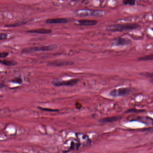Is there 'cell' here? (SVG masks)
<instances>
[{"label":"cell","instance_id":"1","mask_svg":"<svg viewBox=\"0 0 153 153\" xmlns=\"http://www.w3.org/2000/svg\"><path fill=\"white\" fill-rule=\"evenodd\" d=\"M139 27L140 25L137 23L114 24L107 26L106 28V30L108 32H122L136 29Z\"/></svg>","mask_w":153,"mask_h":153},{"label":"cell","instance_id":"2","mask_svg":"<svg viewBox=\"0 0 153 153\" xmlns=\"http://www.w3.org/2000/svg\"><path fill=\"white\" fill-rule=\"evenodd\" d=\"M58 46L56 45H49L42 46H37L31 48H25L22 51V53H35L39 52H45V51H52L55 49Z\"/></svg>","mask_w":153,"mask_h":153},{"label":"cell","instance_id":"3","mask_svg":"<svg viewBox=\"0 0 153 153\" xmlns=\"http://www.w3.org/2000/svg\"><path fill=\"white\" fill-rule=\"evenodd\" d=\"M132 89L129 87H122L113 90L109 93V95L111 97H123L129 95L132 93Z\"/></svg>","mask_w":153,"mask_h":153},{"label":"cell","instance_id":"4","mask_svg":"<svg viewBox=\"0 0 153 153\" xmlns=\"http://www.w3.org/2000/svg\"><path fill=\"white\" fill-rule=\"evenodd\" d=\"M104 12L100 11H90V10H80L76 13L77 16L80 17L85 16H102L104 15Z\"/></svg>","mask_w":153,"mask_h":153},{"label":"cell","instance_id":"5","mask_svg":"<svg viewBox=\"0 0 153 153\" xmlns=\"http://www.w3.org/2000/svg\"><path fill=\"white\" fill-rule=\"evenodd\" d=\"M79 81V79L78 78H73L67 81H56L53 82V86L56 87L66 86H75Z\"/></svg>","mask_w":153,"mask_h":153},{"label":"cell","instance_id":"6","mask_svg":"<svg viewBox=\"0 0 153 153\" xmlns=\"http://www.w3.org/2000/svg\"><path fill=\"white\" fill-rule=\"evenodd\" d=\"M131 43L132 41L129 39L127 38L118 37L113 40L112 45L113 46H126L130 44Z\"/></svg>","mask_w":153,"mask_h":153},{"label":"cell","instance_id":"7","mask_svg":"<svg viewBox=\"0 0 153 153\" xmlns=\"http://www.w3.org/2000/svg\"><path fill=\"white\" fill-rule=\"evenodd\" d=\"M74 63L69 60H55L50 62L48 63V65L54 67H63L68 66L74 65Z\"/></svg>","mask_w":153,"mask_h":153},{"label":"cell","instance_id":"8","mask_svg":"<svg viewBox=\"0 0 153 153\" xmlns=\"http://www.w3.org/2000/svg\"><path fill=\"white\" fill-rule=\"evenodd\" d=\"M69 20L66 18H50L46 20V23L48 24H65L68 23Z\"/></svg>","mask_w":153,"mask_h":153},{"label":"cell","instance_id":"9","mask_svg":"<svg viewBox=\"0 0 153 153\" xmlns=\"http://www.w3.org/2000/svg\"><path fill=\"white\" fill-rule=\"evenodd\" d=\"M98 21L95 20L81 19L77 21V25L81 26H93L97 25Z\"/></svg>","mask_w":153,"mask_h":153},{"label":"cell","instance_id":"10","mask_svg":"<svg viewBox=\"0 0 153 153\" xmlns=\"http://www.w3.org/2000/svg\"><path fill=\"white\" fill-rule=\"evenodd\" d=\"M122 118V117L120 116H111V117H105V118L101 119L100 120H99L98 122L99 123L102 124L111 123V122L119 120L120 119H121Z\"/></svg>","mask_w":153,"mask_h":153},{"label":"cell","instance_id":"11","mask_svg":"<svg viewBox=\"0 0 153 153\" xmlns=\"http://www.w3.org/2000/svg\"><path fill=\"white\" fill-rule=\"evenodd\" d=\"M30 33L40 34H47L51 33L52 30L46 29H38L35 30H30L26 32Z\"/></svg>","mask_w":153,"mask_h":153},{"label":"cell","instance_id":"12","mask_svg":"<svg viewBox=\"0 0 153 153\" xmlns=\"http://www.w3.org/2000/svg\"><path fill=\"white\" fill-rule=\"evenodd\" d=\"M0 64H2V65L6 66H11L16 65L17 62L10 60H0Z\"/></svg>","mask_w":153,"mask_h":153},{"label":"cell","instance_id":"13","mask_svg":"<svg viewBox=\"0 0 153 153\" xmlns=\"http://www.w3.org/2000/svg\"><path fill=\"white\" fill-rule=\"evenodd\" d=\"M153 59V54L148 55L146 56H143L137 58V60L139 61H148L152 60Z\"/></svg>","mask_w":153,"mask_h":153},{"label":"cell","instance_id":"14","mask_svg":"<svg viewBox=\"0 0 153 153\" xmlns=\"http://www.w3.org/2000/svg\"><path fill=\"white\" fill-rule=\"evenodd\" d=\"M145 110H138V109H135V108H131V109H129L127 111H125L126 113H142L143 111H145Z\"/></svg>","mask_w":153,"mask_h":153},{"label":"cell","instance_id":"15","mask_svg":"<svg viewBox=\"0 0 153 153\" xmlns=\"http://www.w3.org/2000/svg\"><path fill=\"white\" fill-rule=\"evenodd\" d=\"M136 0H123V3L125 5H135Z\"/></svg>","mask_w":153,"mask_h":153},{"label":"cell","instance_id":"16","mask_svg":"<svg viewBox=\"0 0 153 153\" xmlns=\"http://www.w3.org/2000/svg\"><path fill=\"white\" fill-rule=\"evenodd\" d=\"M140 74L141 75V76H143V77H148V78L153 79V74L152 73H141Z\"/></svg>","mask_w":153,"mask_h":153},{"label":"cell","instance_id":"17","mask_svg":"<svg viewBox=\"0 0 153 153\" xmlns=\"http://www.w3.org/2000/svg\"><path fill=\"white\" fill-rule=\"evenodd\" d=\"M12 83H17V84H21L23 82V80L21 77H18L15 78L14 79H13L12 81Z\"/></svg>","mask_w":153,"mask_h":153},{"label":"cell","instance_id":"18","mask_svg":"<svg viewBox=\"0 0 153 153\" xmlns=\"http://www.w3.org/2000/svg\"><path fill=\"white\" fill-rule=\"evenodd\" d=\"M39 108L41 110H42L43 111H58V110H57V109H50V108H43L41 107H39Z\"/></svg>","mask_w":153,"mask_h":153},{"label":"cell","instance_id":"19","mask_svg":"<svg viewBox=\"0 0 153 153\" xmlns=\"http://www.w3.org/2000/svg\"><path fill=\"white\" fill-rule=\"evenodd\" d=\"M8 55H9V53L6 52H0V58H5L8 56Z\"/></svg>","mask_w":153,"mask_h":153},{"label":"cell","instance_id":"20","mask_svg":"<svg viewBox=\"0 0 153 153\" xmlns=\"http://www.w3.org/2000/svg\"><path fill=\"white\" fill-rule=\"evenodd\" d=\"M7 35L5 33H0V40H4L7 39Z\"/></svg>","mask_w":153,"mask_h":153},{"label":"cell","instance_id":"21","mask_svg":"<svg viewBox=\"0 0 153 153\" xmlns=\"http://www.w3.org/2000/svg\"><path fill=\"white\" fill-rule=\"evenodd\" d=\"M0 97H1V96H0Z\"/></svg>","mask_w":153,"mask_h":153}]
</instances>
